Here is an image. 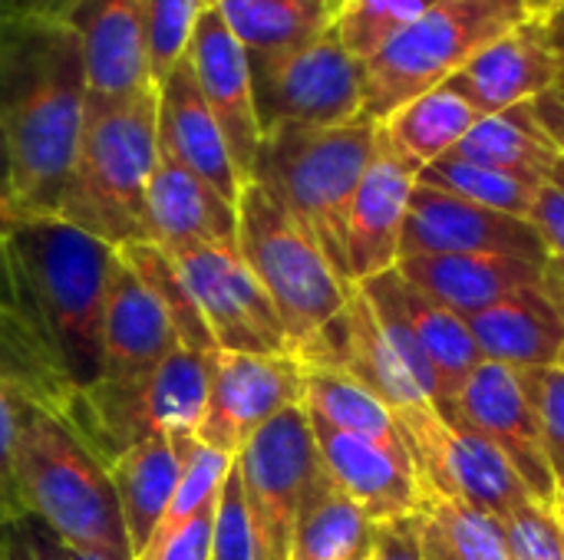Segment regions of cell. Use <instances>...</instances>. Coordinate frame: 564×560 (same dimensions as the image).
Instances as JSON below:
<instances>
[{
    "instance_id": "4fadbf2b",
    "label": "cell",
    "mask_w": 564,
    "mask_h": 560,
    "mask_svg": "<svg viewBox=\"0 0 564 560\" xmlns=\"http://www.w3.org/2000/svg\"><path fill=\"white\" fill-rule=\"evenodd\" d=\"M440 416L449 426L492 442L509 459L532 502L545 512H555L558 479L519 370L482 360L463 389L440 409Z\"/></svg>"
},
{
    "instance_id": "277c9868",
    "label": "cell",
    "mask_w": 564,
    "mask_h": 560,
    "mask_svg": "<svg viewBox=\"0 0 564 560\" xmlns=\"http://www.w3.org/2000/svg\"><path fill=\"white\" fill-rule=\"evenodd\" d=\"M17 495L23 515L36 518L63 545L99 560H132L106 465L66 422L30 399L20 406Z\"/></svg>"
},
{
    "instance_id": "8fae6325",
    "label": "cell",
    "mask_w": 564,
    "mask_h": 560,
    "mask_svg": "<svg viewBox=\"0 0 564 560\" xmlns=\"http://www.w3.org/2000/svg\"><path fill=\"white\" fill-rule=\"evenodd\" d=\"M258 560H288L301 502L321 469L311 416L304 406L284 409L235 455Z\"/></svg>"
},
{
    "instance_id": "f35d334b",
    "label": "cell",
    "mask_w": 564,
    "mask_h": 560,
    "mask_svg": "<svg viewBox=\"0 0 564 560\" xmlns=\"http://www.w3.org/2000/svg\"><path fill=\"white\" fill-rule=\"evenodd\" d=\"M208 3L205 0H145L149 20V73L159 83L172 73L178 59H185L195 23Z\"/></svg>"
},
{
    "instance_id": "52a82bcc",
    "label": "cell",
    "mask_w": 564,
    "mask_h": 560,
    "mask_svg": "<svg viewBox=\"0 0 564 560\" xmlns=\"http://www.w3.org/2000/svg\"><path fill=\"white\" fill-rule=\"evenodd\" d=\"M238 251L271 297L291 353L314 340L357 290L258 182H248L238 198Z\"/></svg>"
},
{
    "instance_id": "e0dca14e",
    "label": "cell",
    "mask_w": 564,
    "mask_h": 560,
    "mask_svg": "<svg viewBox=\"0 0 564 560\" xmlns=\"http://www.w3.org/2000/svg\"><path fill=\"white\" fill-rule=\"evenodd\" d=\"M56 17L79 40L89 99H129L155 89L145 0H63Z\"/></svg>"
},
{
    "instance_id": "b9f144b4",
    "label": "cell",
    "mask_w": 564,
    "mask_h": 560,
    "mask_svg": "<svg viewBox=\"0 0 564 560\" xmlns=\"http://www.w3.org/2000/svg\"><path fill=\"white\" fill-rule=\"evenodd\" d=\"M23 393L0 363V525L23 518L17 495V436H20V406Z\"/></svg>"
},
{
    "instance_id": "e575fe53",
    "label": "cell",
    "mask_w": 564,
    "mask_h": 560,
    "mask_svg": "<svg viewBox=\"0 0 564 560\" xmlns=\"http://www.w3.org/2000/svg\"><path fill=\"white\" fill-rule=\"evenodd\" d=\"M119 257L139 274V281L155 294V300L162 304L175 337H178V347L185 350H195V353H218L215 350V340L178 274V267L172 264V257L152 244V241H132V244H122L119 248Z\"/></svg>"
},
{
    "instance_id": "484cf974",
    "label": "cell",
    "mask_w": 564,
    "mask_h": 560,
    "mask_svg": "<svg viewBox=\"0 0 564 560\" xmlns=\"http://www.w3.org/2000/svg\"><path fill=\"white\" fill-rule=\"evenodd\" d=\"M178 337L139 274L119 257L102 310V373L99 380H135L155 370Z\"/></svg>"
},
{
    "instance_id": "44dd1931",
    "label": "cell",
    "mask_w": 564,
    "mask_h": 560,
    "mask_svg": "<svg viewBox=\"0 0 564 560\" xmlns=\"http://www.w3.org/2000/svg\"><path fill=\"white\" fill-rule=\"evenodd\" d=\"M446 83L469 99L479 116H496L535 102L542 92L562 83V69L545 40L542 20L529 17L473 53Z\"/></svg>"
},
{
    "instance_id": "94428289",
    "label": "cell",
    "mask_w": 564,
    "mask_h": 560,
    "mask_svg": "<svg viewBox=\"0 0 564 560\" xmlns=\"http://www.w3.org/2000/svg\"><path fill=\"white\" fill-rule=\"evenodd\" d=\"M304 3H314V7H324V10H337V0H304Z\"/></svg>"
},
{
    "instance_id": "7c38bea8",
    "label": "cell",
    "mask_w": 564,
    "mask_h": 560,
    "mask_svg": "<svg viewBox=\"0 0 564 560\" xmlns=\"http://www.w3.org/2000/svg\"><path fill=\"white\" fill-rule=\"evenodd\" d=\"M178 267L212 340L221 353H291L284 323L238 248L195 244L165 251Z\"/></svg>"
},
{
    "instance_id": "2e32d148",
    "label": "cell",
    "mask_w": 564,
    "mask_h": 560,
    "mask_svg": "<svg viewBox=\"0 0 564 560\" xmlns=\"http://www.w3.org/2000/svg\"><path fill=\"white\" fill-rule=\"evenodd\" d=\"M406 254H512L545 261V244L529 218L502 215L430 185L413 188L400 257Z\"/></svg>"
},
{
    "instance_id": "be15d7a7",
    "label": "cell",
    "mask_w": 564,
    "mask_h": 560,
    "mask_svg": "<svg viewBox=\"0 0 564 560\" xmlns=\"http://www.w3.org/2000/svg\"><path fill=\"white\" fill-rule=\"evenodd\" d=\"M205 3H208V7H215V3H218V0H205Z\"/></svg>"
},
{
    "instance_id": "f546056e",
    "label": "cell",
    "mask_w": 564,
    "mask_h": 560,
    "mask_svg": "<svg viewBox=\"0 0 564 560\" xmlns=\"http://www.w3.org/2000/svg\"><path fill=\"white\" fill-rule=\"evenodd\" d=\"M449 155L542 185L549 182L558 149L539 125L532 102H525L496 116H482Z\"/></svg>"
},
{
    "instance_id": "f6af8a7d",
    "label": "cell",
    "mask_w": 564,
    "mask_h": 560,
    "mask_svg": "<svg viewBox=\"0 0 564 560\" xmlns=\"http://www.w3.org/2000/svg\"><path fill=\"white\" fill-rule=\"evenodd\" d=\"M529 221L539 231L545 254L564 257V188H558L555 182L539 185L535 201L529 208Z\"/></svg>"
},
{
    "instance_id": "6125c7cd",
    "label": "cell",
    "mask_w": 564,
    "mask_h": 560,
    "mask_svg": "<svg viewBox=\"0 0 564 560\" xmlns=\"http://www.w3.org/2000/svg\"><path fill=\"white\" fill-rule=\"evenodd\" d=\"M350 560H373V541H370V545H367V548H364L360 554H354Z\"/></svg>"
},
{
    "instance_id": "5bb4252c",
    "label": "cell",
    "mask_w": 564,
    "mask_h": 560,
    "mask_svg": "<svg viewBox=\"0 0 564 560\" xmlns=\"http://www.w3.org/2000/svg\"><path fill=\"white\" fill-rule=\"evenodd\" d=\"M291 406H304V363L294 353L258 356L218 350L195 436L235 459L258 429Z\"/></svg>"
},
{
    "instance_id": "7402d4cb",
    "label": "cell",
    "mask_w": 564,
    "mask_h": 560,
    "mask_svg": "<svg viewBox=\"0 0 564 560\" xmlns=\"http://www.w3.org/2000/svg\"><path fill=\"white\" fill-rule=\"evenodd\" d=\"M311 429H314L321 469L364 508L370 525L420 515L426 498L410 459H400L370 439L340 432L314 416H311Z\"/></svg>"
},
{
    "instance_id": "4316f807",
    "label": "cell",
    "mask_w": 564,
    "mask_h": 560,
    "mask_svg": "<svg viewBox=\"0 0 564 560\" xmlns=\"http://www.w3.org/2000/svg\"><path fill=\"white\" fill-rule=\"evenodd\" d=\"M466 327L482 360L512 370L558 366L562 360L564 320L542 287L516 290L512 297L466 317Z\"/></svg>"
},
{
    "instance_id": "7a4b0ae2",
    "label": "cell",
    "mask_w": 564,
    "mask_h": 560,
    "mask_svg": "<svg viewBox=\"0 0 564 560\" xmlns=\"http://www.w3.org/2000/svg\"><path fill=\"white\" fill-rule=\"evenodd\" d=\"M86 66L56 13L0 17V125L13 158V201L56 218L86 116Z\"/></svg>"
},
{
    "instance_id": "74e56055",
    "label": "cell",
    "mask_w": 564,
    "mask_h": 560,
    "mask_svg": "<svg viewBox=\"0 0 564 560\" xmlns=\"http://www.w3.org/2000/svg\"><path fill=\"white\" fill-rule=\"evenodd\" d=\"M440 0H337L334 33L354 59H370Z\"/></svg>"
},
{
    "instance_id": "d590c367",
    "label": "cell",
    "mask_w": 564,
    "mask_h": 560,
    "mask_svg": "<svg viewBox=\"0 0 564 560\" xmlns=\"http://www.w3.org/2000/svg\"><path fill=\"white\" fill-rule=\"evenodd\" d=\"M416 182L430 185L436 191L456 195L463 201H473V205H482V208H492L502 215H516V218H529V208L539 191L535 182H525V178H516V175H506V172H496V168H486L476 162H463L456 155H446V158L426 165L416 175Z\"/></svg>"
},
{
    "instance_id": "ffe728a7",
    "label": "cell",
    "mask_w": 564,
    "mask_h": 560,
    "mask_svg": "<svg viewBox=\"0 0 564 560\" xmlns=\"http://www.w3.org/2000/svg\"><path fill=\"white\" fill-rule=\"evenodd\" d=\"M416 175L420 172L387 145L377 125V149L347 215V274L354 287L397 267Z\"/></svg>"
},
{
    "instance_id": "30bf717a",
    "label": "cell",
    "mask_w": 564,
    "mask_h": 560,
    "mask_svg": "<svg viewBox=\"0 0 564 560\" xmlns=\"http://www.w3.org/2000/svg\"><path fill=\"white\" fill-rule=\"evenodd\" d=\"M423 498H449L496 518L535 505L509 459L476 432L449 426L436 406L397 416Z\"/></svg>"
},
{
    "instance_id": "680465c9",
    "label": "cell",
    "mask_w": 564,
    "mask_h": 560,
    "mask_svg": "<svg viewBox=\"0 0 564 560\" xmlns=\"http://www.w3.org/2000/svg\"><path fill=\"white\" fill-rule=\"evenodd\" d=\"M555 3H558V0H525V7H529L532 17H542V13H545L549 7H555Z\"/></svg>"
},
{
    "instance_id": "7bdbcfd3",
    "label": "cell",
    "mask_w": 564,
    "mask_h": 560,
    "mask_svg": "<svg viewBox=\"0 0 564 560\" xmlns=\"http://www.w3.org/2000/svg\"><path fill=\"white\" fill-rule=\"evenodd\" d=\"M509 560H564V531L552 512L525 505L522 512L502 518Z\"/></svg>"
},
{
    "instance_id": "f5cc1de1",
    "label": "cell",
    "mask_w": 564,
    "mask_h": 560,
    "mask_svg": "<svg viewBox=\"0 0 564 560\" xmlns=\"http://www.w3.org/2000/svg\"><path fill=\"white\" fill-rule=\"evenodd\" d=\"M63 0H0V17L3 13H56Z\"/></svg>"
},
{
    "instance_id": "e7e4bbea",
    "label": "cell",
    "mask_w": 564,
    "mask_h": 560,
    "mask_svg": "<svg viewBox=\"0 0 564 560\" xmlns=\"http://www.w3.org/2000/svg\"><path fill=\"white\" fill-rule=\"evenodd\" d=\"M558 366H562V370H564V350H562V360H558Z\"/></svg>"
},
{
    "instance_id": "836d02e7",
    "label": "cell",
    "mask_w": 564,
    "mask_h": 560,
    "mask_svg": "<svg viewBox=\"0 0 564 560\" xmlns=\"http://www.w3.org/2000/svg\"><path fill=\"white\" fill-rule=\"evenodd\" d=\"M426 560H509L506 525L496 515L449 498H426L420 508Z\"/></svg>"
},
{
    "instance_id": "c3c4849f",
    "label": "cell",
    "mask_w": 564,
    "mask_h": 560,
    "mask_svg": "<svg viewBox=\"0 0 564 560\" xmlns=\"http://www.w3.org/2000/svg\"><path fill=\"white\" fill-rule=\"evenodd\" d=\"M532 112L552 139V145L558 149V155H564V79L532 102Z\"/></svg>"
},
{
    "instance_id": "ac0fdd59",
    "label": "cell",
    "mask_w": 564,
    "mask_h": 560,
    "mask_svg": "<svg viewBox=\"0 0 564 560\" xmlns=\"http://www.w3.org/2000/svg\"><path fill=\"white\" fill-rule=\"evenodd\" d=\"M188 66L195 73L198 92L208 102L228 152L235 158L241 185L251 182L258 145H261V125L254 116V92H251V69L241 43L221 20L218 7H205L192 43H188Z\"/></svg>"
},
{
    "instance_id": "9f6ffc18",
    "label": "cell",
    "mask_w": 564,
    "mask_h": 560,
    "mask_svg": "<svg viewBox=\"0 0 564 560\" xmlns=\"http://www.w3.org/2000/svg\"><path fill=\"white\" fill-rule=\"evenodd\" d=\"M463 3H479V7H496V10L516 13V17H532L525 0H463Z\"/></svg>"
},
{
    "instance_id": "6f0895ef",
    "label": "cell",
    "mask_w": 564,
    "mask_h": 560,
    "mask_svg": "<svg viewBox=\"0 0 564 560\" xmlns=\"http://www.w3.org/2000/svg\"><path fill=\"white\" fill-rule=\"evenodd\" d=\"M552 515H555V521L562 525L564 531V472L558 475V495H555V512Z\"/></svg>"
},
{
    "instance_id": "5b68a950",
    "label": "cell",
    "mask_w": 564,
    "mask_h": 560,
    "mask_svg": "<svg viewBox=\"0 0 564 560\" xmlns=\"http://www.w3.org/2000/svg\"><path fill=\"white\" fill-rule=\"evenodd\" d=\"M377 149V122L347 125H281L261 135L251 182H258L347 274V215L357 185Z\"/></svg>"
},
{
    "instance_id": "f907efd6",
    "label": "cell",
    "mask_w": 564,
    "mask_h": 560,
    "mask_svg": "<svg viewBox=\"0 0 564 560\" xmlns=\"http://www.w3.org/2000/svg\"><path fill=\"white\" fill-rule=\"evenodd\" d=\"M539 20H542L545 40H549V46H552V53L558 59V69H562L564 79V0H558L555 7H549Z\"/></svg>"
},
{
    "instance_id": "816d5d0a",
    "label": "cell",
    "mask_w": 564,
    "mask_h": 560,
    "mask_svg": "<svg viewBox=\"0 0 564 560\" xmlns=\"http://www.w3.org/2000/svg\"><path fill=\"white\" fill-rule=\"evenodd\" d=\"M36 521V518H33ZM36 531H40V538H43V545H46V551H50V558L53 560H99L93 558V554H83V551H76V548H69V545H63L50 528H43L40 521H36Z\"/></svg>"
},
{
    "instance_id": "11a10c76",
    "label": "cell",
    "mask_w": 564,
    "mask_h": 560,
    "mask_svg": "<svg viewBox=\"0 0 564 560\" xmlns=\"http://www.w3.org/2000/svg\"><path fill=\"white\" fill-rule=\"evenodd\" d=\"M20 218H23V208L13 198H0V244Z\"/></svg>"
},
{
    "instance_id": "f1b7e54d",
    "label": "cell",
    "mask_w": 564,
    "mask_h": 560,
    "mask_svg": "<svg viewBox=\"0 0 564 560\" xmlns=\"http://www.w3.org/2000/svg\"><path fill=\"white\" fill-rule=\"evenodd\" d=\"M479 119V109L443 83L390 112L380 122V135L406 165L423 172L426 165L446 158Z\"/></svg>"
},
{
    "instance_id": "9a60e30c",
    "label": "cell",
    "mask_w": 564,
    "mask_h": 560,
    "mask_svg": "<svg viewBox=\"0 0 564 560\" xmlns=\"http://www.w3.org/2000/svg\"><path fill=\"white\" fill-rule=\"evenodd\" d=\"M304 366L314 370H334L370 389L393 416L433 406L426 393L410 376L406 363L393 350L387 330L380 327L370 300L354 290L347 307L294 353Z\"/></svg>"
},
{
    "instance_id": "db71d44e",
    "label": "cell",
    "mask_w": 564,
    "mask_h": 560,
    "mask_svg": "<svg viewBox=\"0 0 564 560\" xmlns=\"http://www.w3.org/2000/svg\"><path fill=\"white\" fill-rule=\"evenodd\" d=\"M0 198H13V158L3 125H0Z\"/></svg>"
},
{
    "instance_id": "8d00e7d4",
    "label": "cell",
    "mask_w": 564,
    "mask_h": 560,
    "mask_svg": "<svg viewBox=\"0 0 564 560\" xmlns=\"http://www.w3.org/2000/svg\"><path fill=\"white\" fill-rule=\"evenodd\" d=\"M172 442H175V455H178V479H175V492L165 508V518L159 521L152 541L169 535L172 528L185 525L202 508L215 505L221 495L225 475L235 462L231 455L205 446L198 436H172Z\"/></svg>"
},
{
    "instance_id": "681fc988",
    "label": "cell",
    "mask_w": 564,
    "mask_h": 560,
    "mask_svg": "<svg viewBox=\"0 0 564 560\" xmlns=\"http://www.w3.org/2000/svg\"><path fill=\"white\" fill-rule=\"evenodd\" d=\"M539 287H542V294L552 300V307L562 314L564 320V257H545Z\"/></svg>"
},
{
    "instance_id": "603a6c76",
    "label": "cell",
    "mask_w": 564,
    "mask_h": 560,
    "mask_svg": "<svg viewBox=\"0 0 564 560\" xmlns=\"http://www.w3.org/2000/svg\"><path fill=\"white\" fill-rule=\"evenodd\" d=\"M159 152L238 205L245 185L238 178L228 142L198 92L188 56L178 59L159 83Z\"/></svg>"
},
{
    "instance_id": "1f68e13d",
    "label": "cell",
    "mask_w": 564,
    "mask_h": 560,
    "mask_svg": "<svg viewBox=\"0 0 564 560\" xmlns=\"http://www.w3.org/2000/svg\"><path fill=\"white\" fill-rule=\"evenodd\" d=\"M248 59L304 46L334 26V13L304 0H218L215 3Z\"/></svg>"
},
{
    "instance_id": "cb8c5ba5",
    "label": "cell",
    "mask_w": 564,
    "mask_h": 560,
    "mask_svg": "<svg viewBox=\"0 0 564 560\" xmlns=\"http://www.w3.org/2000/svg\"><path fill=\"white\" fill-rule=\"evenodd\" d=\"M145 241L162 251L195 244L238 248V205L159 152L145 195Z\"/></svg>"
},
{
    "instance_id": "91938a15",
    "label": "cell",
    "mask_w": 564,
    "mask_h": 560,
    "mask_svg": "<svg viewBox=\"0 0 564 560\" xmlns=\"http://www.w3.org/2000/svg\"><path fill=\"white\" fill-rule=\"evenodd\" d=\"M549 182H555L558 188H564V155L555 158V165H552V172H549Z\"/></svg>"
},
{
    "instance_id": "60d3db41",
    "label": "cell",
    "mask_w": 564,
    "mask_h": 560,
    "mask_svg": "<svg viewBox=\"0 0 564 560\" xmlns=\"http://www.w3.org/2000/svg\"><path fill=\"white\" fill-rule=\"evenodd\" d=\"M525 393L532 399L545 452L552 459L555 479L564 472V370L562 366H539V370H519Z\"/></svg>"
},
{
    "instance_id": "d6986e66",
    "label": "cell",
    "mask_w": 564,
    "mask_h": 560,
    "mask_svg": "<svg viewBox=\"0 0 564 560\" xmlns=\"http://www.w3.org/2000/svg\"><path fill=\"white\" fill-rule=\"evenodd\" d=\"M357 290L370 300L377 317L393 320L413 337V343L420 347V353L426 356L436 376V389H440L436 409H443L463 389L473 370L482 363V353L466 320L449 307H443L440 300H433L430 294H423L420 287H413L397 267L357 284Z\"/></svg>"
},
{
    "instance_id": "8992f818",
    "label": "cell",
    "mask_w": 564,
    "mask_h": 560,
    "mask_svg": "<svg viewBox=\"0 0 564 560\" xmlns=\"http://www.w3.org/2000/svg\"><path fill=\"white\" fill-rule=\"evenodd\" d=\"M212 356L178 347L145 376L99 380L79 389L63 403L56 419L102 465L152 436H195L208 399Z\"/></svg>"
},
{
    "instance_id": "ba28073f",
    "label": "cell",
    "mask_w": 564,
    "mask_h": 560,
    "mask_svg": "<svg viewBox=\"0 0 564 560\" xmlns=\"http://www.w3.org/2000/svg\"><path fill=\"white\" fill-rule=\"evenodd\" d=\"M522 20L529 17L463 0H440L416 23L400 30L390 43L360 63L364 119L380 125L410 99L443 86L466 66L473 53Z\"/></svg>"
},
{
    "instance_id": "6da1fadb",
    "label": "cell",
    "mask_w": 564,
    "mask_h": 560,
    "mask_svg": "<svg viewBox=\"0 0 564 560\" xmlns=\"http://www.w3.org/2000/svg\"><path fill=\"white\" fill-rule=\"evenodd\" d=\"M116 264L119 248L50 215H23L0 244V363L53 416L99 383Z\"/></svg>"
},
{
    "instance_id": "7dc6e473",
    "label": "cell",
    "mask_w": 564,
    "mask_h": 560,
    "mask_svg": "<svg viewBox=\"0 0 564 560\" xmlns=\"http://www.w3.org/2000/svg\"><path fill=\"white\" fill-rule=\"evenodd\" d=\"M0 560H53L30 515L0 525Z\"/></svg>"
},
{
    "instance_id": "ee69618b",
    "label": "cell",
    "mask_w": 564,
    "mask_h": 560,
    "mask_svg": "<svg viewBox=\"0 0 564 560\" xmlns=\"http://www.w3.org/2000/svg\"><path fill=\"white\" fill-rule=\"evenodd\" d=\"M218 505V502H215ZM215 505L202 508L185 525L172 528L169 535L149 541V548L135 560H212L215 541Z\"/></svg>"
},
{
    "instance_id": "d6a6232c",
    "label": "cell",
    "mask_w": 564,
    "mask_h": 560,
    "mask_svg": "<svg viewBox=\"0 0 564 560\" xmlns=\"http://www.w3.org/2000/svg\"><path fill=\"white\" fill-rule=\"evenodd\" d=\"M304 409H307V416H314L340 432L370 439V442L390 449L393 455L410 459L403 432L397 426V416L370 389H364L360 383H354L344 373L304 366Z\"/></svg>"
},
{
    "instance_id": "ab89813d",
    "label": "cell",
    "mask_w": 564,
    "mask_h": 560,
    "mask_svg": "<svg viewBox=\"0 0 564 560\" xmlns=\"http://www.w3.org/2000/svg\"><path fill=\"white\" fill-rule=\"evenodd\" d=\"M212 560H258L254 528L241 488L238 465L231 462L218 505H215V541H212Z\"/></svg>"
},
{
    "instance_id": "d4e9b609",
    "label": "cell",
    "mask_w": 564,
    "mask_h": 560,
    "mask_svg": "<svg viewBox=\"0 0 564 560\" xmlns=\"http://www.w3.org/2000/svg\"><path fill=\"white\" fill-rule=\"evenodd\" d=\"M542 264L512 254H406L397 271L466 320L516 290L539 287Z\"/></svg>"
},
{
    "instance_id": "bcb514c9",
    "label": "cell",
    "mask_w": 564,
    "mask_h": 560,
    "mask_svg": "<svg viewBox=\"0 0 564 560\" xmlns=\"http://www.w3.org/2000/svg\"><path fill=\"white\" fill-rule=\"evenodd\" d=\"M373 560H426L420 515L373 525Z\"/></svg>"
},
{
    "instance_id": "9c48e42d",
    "label": "cell",
    "mask_w": 564,
    "mask_h": 560,
    "mask_svg": "<svg viewBox=\"0 0 564 560\" xmlns=\"http://www.w3.org/2000/svg\"><path fill=\"white\" fill-rule=\"evenodd\" d=\"M248 69L261 135L281 125L324 129L364 119L360 59L344 50L334 26L288 53L248 59Z\"/></svg>"
},
{
    "instance_id": "3957f363",
    "label": "cell",
    "mask_w": 564,
    "mask_h": 560,
    "mask_svg": "<svg viewBox=\"0 0 564 560\" xmlns=\"http://www.w3.org/2000/svg\"><path fill=\"white\" fill-rule=\"evenodd\" d=\"M159 162V89L89 99L56 218L122 248L145 241V195Z\"/></svg>"
},
{
    "instance_id": "83f0119b",
    "label": "cell",
    "mask_w": 564,
    "mask_h": 560,
    "mask_svg": "<svg viewBox=\"0 0 564 560\" xmlns=\"http://www.w3.org/2000/svg\"><path fill=\"white\" fill-rule=\"evenodd\" d=\"M106 472L112 479L132 560H135L149 548V541L172 502L175 479H178L175 442L169 436H152L139 446L126 449L119 459H112L106 465Z\"/></svg>"
},
{
    "instance_id": "4dcf8cb0",
    "label": "cell",
    "mask_w": 564,
    "mask_h": 560,
    "mask_svg": "<svg viewBox=\"0 0 564 560\" xmlns=\"http://www.w3.org/2000/svg\"><path fill=\"white\" fill-rule=\"evenodd\" d=\"M373 541V525L364 508L317 469L291 535L288 560H350Z\"/></svg>"
}]
</instances>
